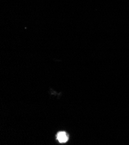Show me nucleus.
<instances>
[{
    "label": "nucleus",
    "instance_id": "obj_1",
    "mask_svg": "<svg viewBox=\"0 0 129 145\" xmlns=\"http://www.w3.org/2000/svg\"><path fill=\"white\" fill-rule=\"evenodd\" d=\"M57 139L58 140V141L60 143H66L68 140V136L66 134V133L63 132V131H61V132H59L58 134H57Z\"/></svg>",
    "mask_w": 129,
    "mask_h": 145
}]
</instances>
